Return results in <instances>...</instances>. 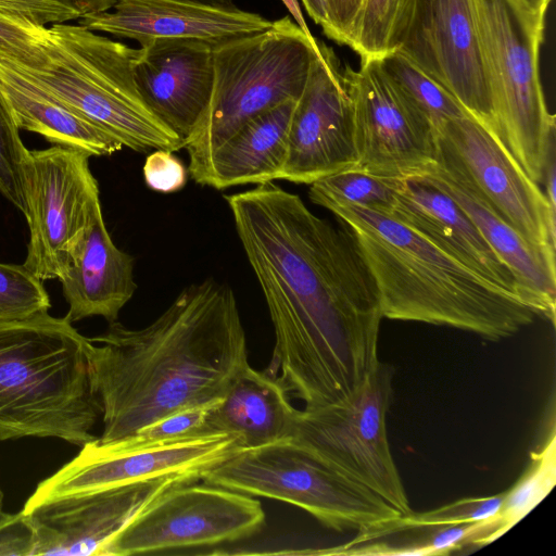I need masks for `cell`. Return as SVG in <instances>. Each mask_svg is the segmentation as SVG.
Returning <instances> with one entry per match:
<instances>
[{
    "label": "cell",
    "mask_w": 556,
    "mask_h": 556,
    "mask_svg": "<svg viewBox=\"0 0 556 556\" xmlns=\"http://www.w3.org/2000/svg\"><path fill=\"white\" fill-rule=\"evenodd\" d=\"M226 201L274 326L267 371L305 407L345 399L380 362L383 318L351 235L273 181Z\"/></svg>",
    "instance_id": "obj_1"
},
{
    "label": "cell",
    "mask_w": 556,
    "mask_h": 556,
    "mask_svg": "<svg viewBox=\"0 0 556 556\" xmlns=\"http://www.w3.org/2000/svg\"><path fill=\"white\" fill-rule=\"evenodd\" d=\"M89 340L103 444L174 414L214 407L249 363L233 291L213 278L186 287L147 327L114 321Z\"/></svg>",
    "instance_id": "obj_2"
},
{
    "label": "cell",
    "mask_w": 556,
    "mask_h": 556,
    "mask_svg": "<svg viewBox=\"0 0 556 556\" xmlns=\"http://www.w3.org/2000/svg\"><path fill=\"white\" fill-rule=\"evenodd\" d=\"M354 240L377 287L382 316L447 326L500 341L535 312L393 217L358 205L327 208Z\"/></svg>",
    "instance_id": "obj_3"
},
{
    "label": "cell",
    "mask_w": 556,
    "mask_h": 556,
    "mask_svg": "<svg viewBox=\"0 0 556 556\" xmlns=\"http://www.w3.org/2000/svg\"><path fill=\"white\" fill-rule=\"evenodd\" d=\"M90 349L65 317L0 319V441L53 437L83 446L97 439Z\"/></svg>",
    "instance_id": "obj_4"
},
{
    "label": "cell",
    "mask_w": 556,
    "mask_h": 556,
    "mask_svg": "<svg viewBox=\"0 0 556 556\" xmlns=\"http://www.w3.org/2000/svg\"><path fill=\"white\" fill-rule=\"evenodd\" d=\"M136 49L79 24L48 26L28 54L0 59L96 126L137 152L177 151L185 141L146 105L132 64Z\"/></svg>",
    "instance_id": "obj_5"
},
{
    "label": "cell",
    "mask_w": 556,
    "mask_h": 556,
    "mask_svg": "<svg viewBox=\"0 0 556 556\" xmlns=\"http://www.w3.org/2000/svg\"><path fill=\"white\" fill-rule=\"evenodd\" d=\"M314 51L319 41L314 47L288 15L262 31L213 43L211 98L184 147L191 176L248 121L300 98Z\"/></svg>",
    "instance_id": "obj_6"
},
{
    "label": "cell",
    "mask_w": 556,
    "mask_h": 556,
    "mask_svg": "<svg viewBox=\"0 0 556 556\" xmlns=\"http://www.w3.org/2000/svg\"><path fill=\"white\" fill-rule=\"evenodd\" d=\"M473 3L501 139L541 186L555 155L556 127L539 72L544 17L527 13L513 0Z\"/></svg>",
    "instance_id": "obj_7"
},
{
    "label": "cell",
    "mask_w": 556,
    "mask_h": 556,
    "mask_svg": "<svg viewBox=\"0 0 556 556\" xmlns=\"http://www.w3.org/2000/svg\"><path fill=\"white\" fill-rule=\"evenodd\" d=\"M206 483L298 506L336 531L365 532L400 518L378 494L290 438L235 454L201 475Z\"/></svg>",
    "instance_id": "obj_8"
},
{
    "label": "cell",
    "mask_w": 556,
    "mask_h": 556,
    "mask_svg": "<svg viewBox=\"0 0 556 556\" xmlns=\"http://www.w3.org/2000/svg\"><path fill=\"white\" fill-rule=\"evenodd\" d=\"M392 377L380 361L345 399L298 409L289 438L407 516L413 510L387 433Z\"/></svg>",
    "instance_id": "obj_9"
},
{
    "label": "cell",
    "mask_w": 556,
    "mask_h": 556,
    "mask_svg": "<svg viewBox=\"0 0 556 556\" xmlns=\"http://www.w3.org/2000/svg\"><path fill=\"white\" fill-rule=\"evenodd\" d=\"M434 129L437 164L527 241L555 253L556 208L501 137L470 114Z\"/></svg>",
    "instance_id": "obj_10"
},
{
    "label": "cell",
    "mask_w": 556,
    "mask_h": 556,
    "mask_svg": "<svg viewBox=\"0 0 556 556\" xmlns=\"http://www.w3.org/2000/svg\"><path fill=\"white\" fill-rule=\"evenodd\" d=\"M357 162L354 169L388 178L426 175L437 164V134L429 116L390 77L380 59L346 65Z\"/></svg>",
    "instance_id": "obj_11"
},
{
    "label": "cell",
    "mask_w": 556,
    "mask_h": 556,
    "mask_svg": "<svg viewBox=\"0 0 556 556\" xmlns=\"http://www.w3.org/2000/svg\"><path fill=\"white\" fill-rule=\"evenodd\" d=\"M264 522V509L254 496L206 482L180 483L140 510L102 556L233 542L255 534Z\"/></svg>",
    "instance_id": "obj_12"
},
{
    "label": "cell",
    "mask_w": 556,
    "mask_h": 556,
    "mask_svg": "<svg viewBox=\"0 0 556 556\" xmlns=\"http://www.w3.org/2000/svg\"><path fill=\"white\" fill-rule=\"evenodd\" d=\"M89 157L60 146L27 152L24 215L29 242L24 265L41 280L62 276L100 201Z\"/></svg>",
    "instance_id": "obj_13"
},
{
    "label": "cell",
    "mask_w": 556,
    "mask_h": 556,
    "mask_svg": "<svg viewBox=\"0 0 556 556\" xmlns=\"http://www.w3.org/2000/svg\"><path fill=\"white\" fill-rule=\"evenodd\" d=\"M396 50L500 136L473 0H418Z\"/></svg>",
    "instance_id": "obj_14"
},
{
    "label": "cell",
    "mask_w": 556,
    "mask_h": 556,
    "mask_svg": "<svg viewBox=\"0 0 556 556\" xmlns=\"http://www.w3.org/2000/svg\"><path fill=\"white\" fill-rule=\"evenodd\" d=\"M240 448V439L225 433L130 451L113 450L94 439L42 480L24 506L174 475L200 479L206 469Z\"/></svg>",
    "instance_id": "obj_15"
},
{
    "label": "cell",
    "mask_w": 556,
    "mask_h": 556,
    "mask_svg": "<svg viewBox=\"0 0 556 556\" xmlns=\"http://www.w3.org/2000/svg\"><path fill=\"white\" fill-rule=\"evenodd\" d=\"M352 105L332 49L319 42L288 132L287 156L279 179L311 185L354 168Z\"/></svg>",
    "instance_id": "obj_16"
},
{
    "label": "cell",
    "mask_w": 556,
    "mask_h": 556,
    "mask_svg": "<svg viewBox=\"0 0 556 556\" xmlns=\"http://www.w3.org/2000/svg\"><path fill=\"white\" fill-rule=\"evenodd\" d=\"M197 480L174 475L24 506L36 531L35 556H102L150 502L174 485Z\"/></svg>",
    "instance_id": "obj_17"
},
{
    "label": "cell",
    "mask_w": 556,
    "mask_h": 556,
    "mask_svg": "<svg viewBox=\"0 0 556 556\" xmlns=\"http://www.w3.org/2000/svg\"><path fill=\"white\" fill-rule=\"evenodd\" d=\"M134 77L149 110L185 143L211 98L213 45L191 38H156L136 49Z\"/></svg>",
    "instance_id": "obj_18"
},
{
    "label": "cell",
    "mask_w": 556,
    "mask_h": 556,
    "mask_svg": "<svg viewBox=\"0 0 556 556\" xmlns=\"http://www.w3.org/2000/svg\"><path fill=\"white\" fill-rule=\"evenodd\" d=\"M78 24L142 46L156 38H191L213 45L262 31L271 22L235 5L201 0H116L110 10L83 14Z\"/></svg>",
    "instance_id": "obj_19"
},
{
    "label": "cell",
    "mask_w": 556,
    "mask_h": 556,
    "mask_svg": "<svg viewBox=\"0 0 556 556\" xmlns=\"http://www.w3.org/2000/svg\"><path fill=\"white\" fill-rule=\"evenodd\" d=\"M384 214L421 233L477 274L522 299L514 274L471 218L453 199L425 178H401L393 205Z\"/></svg>",
    "instance_id": "obj_20"
},
{
    "label": "cell",
    "mask_w": 556,
    "mask_h": 556,
    "mask_svg": "<svg viewBox=\"0 0 556 556\" xmlns=\"http://www.w3.org/2000/svg\"><path fill=\"white\" fill-rule=\"evenodd\" d=\"M135 258L118 249L105 227L100 201L92 207L85 231L59 278L68 304L65 318L74 323L101 316L117 320L137 285Z\"/></svg>",
    "instance_id": "obj_21"
},
{
    "label": "cell",
    "mask_w": 556,
    "mask_h": 556,
    "mask_svg": "<svg viewBox=\"0 0 556 556\" xmlns=\"http://www.w3.org/2000/svg\"><path fill=\"white\" fill-rule=\"evenodd\" d=\"M419 177L441 189L465 211L514 274L522 299L536 315H542L554 324L555 253L527 241L438 164Z\"/></svg>",
    "instance_id": "obj_22"
},
{
    "label": "cell",
    "mask_w": 556,
    "mask_h": 556,
    "mask_svg": "<svg viewBox=\"0 0 556 556\" xmlns=\"http://www.w3.org/2000/svg\"><path fill=\"white\" fill-rule=\"evenodd\" d=\"M296 101L288 100L248 121L191 177L215 189L279 179Z\"/></svg>",
    "instance_id": "obj_23"
},
{
    "label": "cell",
    "mask_w": 556,
    "mask_h": 556,
    "mask_svg": "<svg viewBox=\"0 0 556 556\" xmlns=\"http://www.w3.org/2000/svg\"><path fill=\"white\" fill-rule=\"evenodd\" d=\"M296 410L275 375L248 363L222 401L210 408L203 426L208 434H232L241 448H253L289 438Z\"/></svg>",
    "instance_id": "obj_24"
},
{
    "label": "cell",
    "mask_w": 556,
    "mask_h": 556,
    "mask_svg": "<svg viewBox=\"0 0 556 556\" xmlns=\"http://www.w3.org/2000/svg\"><path fill=\"white\" fill-rule=\"evenodd\" d=\"M0 92L18 129L41 135L53 146L89 156L111 155L123 146L114 137L0 59Z\"/></svg>",
    "instance_id": "obj_25"
},
{
    "label": "cell",
    "mask_w": 556,
    "mask_h": 556,
    "mask_svg": "<svg viewBox=\"0 0 556 556\" xmlns=\"http://www.w3.org/2000/svg\"><path fill=\"white\" fill-rule=\"evenodd\" d=\"M392 521L359 532L351 542L317 554L445 555L468 545L475 530V522L399 527Z\"/></svg>",
    "instance_id": "obj_26"
},
{
    "label": "cell",
    "mask_w": 556,
    "mask_h": 556,
    "mask_svg": "<svg viewBox=\"0 0 556 556\" xmlns=\"http://www.w3.org/2000/svg\"><path fill=\"white\" fill-rule=\"evenodd\" d=\"M555 482L556 439L553 429L540 452L531 454V463L526 471L506 490L497 513L475 523L468 544L481 546L502 536L549 493Z\"/></svg>",
    "instance_id": "obj_27"
},
{
    "label": "cell",
    "mask_w": 556,
    "mask_h": 556,
    "mask_svg": "<svg viewBox=\"0 0 556 556\" xmlns=\"http://www.w3.org/2000/svg\"><path fill=\"white\" fill-rule=\"evenodd\" d=\"M418 0H363L348 46L361 59H380L396 50L414 16Z\"/></svg>",
    "instance_id": "obj_28"
},
{
    "label": "cell",
    "mask_w": 556,
    "mask_h": 556,
    "mask_svg": "<svg viewBox=\"0 0 556 556\" xmlns=\"http://www.w3.org/2000/svg\"><path fill=\"white\" fill-rule=\"evenodd\" d=\"M400 179L350 168L314 181L308 195L313 203L325 208L358 205L387 213L393 205Z\"/></svg>",
    "instance_id": "obj_29"
},
{
    "label": "cell",
    "mask_w": 556,
    "mask_h": 556,
    "mask_svg": "<svg viewBox=\"0 0 556 556\" xmlns=\"http://www.w3.org/2000/svg\"><path fill=\"white\" fill-rule=\"evenodd\" d=\"M380 62L390 77L429 116L434 127L469 114L445 89L399 50L380 58Z\"/></svg>",
    "instance_id": "obj_30"
},
{
    "label": "cell",
    "mask_w": 556,
    "mask_h": 556,
    "mask_svg": "<svg viewBox=\"0 0 556 556\" xmlns=\"http://www.w3.org/2000/svg\"><path fill=\"white\" fill-rule=\"evenodd\" d=\"M50 306L42 280L24 264L0 263V319L33 316Z\"/></svg>",
    "instance_id": "obj_31"
},
{
    "label": "cell",
    "mask_w": 556,
    "mask_h": 556,
    "mask_svg": "<svg viewBox=\"0 0 556 556\" xmlns=\"http://www.w3.org/2000/svg\"><path fill=\"white\" fill-rule=\"evenodd\" d=\"M28 150L0 92V193L23 214L26 211L24 165Z\"/></svg>",
    "instance_id": "obj_32"
},
{
    "label": "cell",
    "mask_w": 556,
    "mask_h": 556,
    "mask_svg": "<svg viewBox=\"0 0 556 556\" xmlns=\"http://www.w3.org/2000/svg\"><path fill=\"white\" fill-rule=\"evenodd\" d=\"M210 408L212 407L184 410L143 427L125 439L100 444L113 450L130 451L178 440L214 435L206 433L203 426Z\"/></svg>",
    "instance_id": "obj_33"
},
{
    "label": "cell",
    "mask_w": 556,
    "mask_h": 556,
    "mask_svg": "<svg viewBox=\"0 0 556 556\" xmlns=\"http://www.w3.org/2000/svg\"><path fill=\"white\" fill-rule=\"evenodd\" d=\"M505 493L506 491L492 496L462 498L429 511L401 516L392 523L399 527H412L481 521L497 513Z\"/></svg>",
    "instance_id": "obj_34"
},
{
    "label": "cell",
    "mask_w": 556,
    "mask_h": 556,
    "mask_svg": "<svg viewBox=\"0 0 556 556\" xmlns=\"http://www.w3.org/2000/svg\"><path fill=\"white\" fill-rule=\"evenodd\" d=\"M0 10L45 26L75 21L83 15L73 0H0Z\"/></svg>",
    "instance_id": "obj_35"
},
{
    "label": "cell",
    "mask_w": 556,
    "mask_h": 556,
    "mask_svg": "<svg viewBox=\"0 0 556 556\" xmlns=\"http://www.w3.org/2000/svg\"><path fill=\"white\" fill-rule=\"evenodd\" d=\"M48 26L0 10V50L22 56L31 52L46 37Z\"/></svg>",
    "instance_id": "obj_36"
},
{
    "label": "cell",
    "mask_w": 556,
    "mask_h": 556,
    "mask_svg": "<svg viewBox=\"0 0 556 556\" xmlns=\"http://www.w3.org/2000/svg\"><path fill=\"white\" fill-rule=\"evenodd\" d=\"M143 177L152 190L169 193L186 185L187 168L173 151L159 149L147 156Z\"/></svg>",
    "instance_id": "obj_37"
},
{
    "label": "cell",
    "mask_w": 556,
    "mask_h": 556,
    "mask_svg": "<svg viewBox=\"0 0 556 556\" xmlns=\"http://www.w3.org/2000/svg\"><path fill=\"white\" fill-rule=\"evenodd\" d=\"M36 531L22 509L15 514L0 511V556H35Z\"/></svg>",
    "instance_id": "obj_38"
},
{
    "label": "cell",
    "mask_w": 556,
    "mask_h": 556,
    "mask_svg": "<svg viewBox=\"0 0 556 556\" xmlns=\"http://www.w3.org/2000/svg\"><path fill=\"white\" fill-rule=\"evenodd\" d=\"M362 1L327 0L331 25L330 39L348 46L351 27Z\"/></svg>",
    "instance_id": "obj_39"
},
{
    "label": "cell",
    "mask_w": 556,
    "mask_h": 556,
    "mask_svg": "<svg viewBox=\"0 0 556 556\" xmlns=\"http://www.w3.org/2000/svg\"><path fill=\"white\" fill-rule=\"evenodd\" d=\"M302 3L309 17L323 28L324 34L329 38L331 25L327 0H302Z\"/></svg>",
    "instance_id": "obj_40"
},
{
    "label": "cell",
    "mask_w": 556,
    "mask_h": 556,
    "mask_svg": "<svg viewBox=\"0 0 556 556\" xmlns=\"http://www.w3.org/2000/svg\"><path fill=\"white\" fill-rule=\"evenodd\" d=\"M283 2V4L286 5V8L288 9V11L290 12V14L292 15V17L294 18L295 21V24L301 28V30L305 34V36L307 37V39L309 40V42L314 46V47H318V41L313 37L305 20H304V16H303V13L301 11V8H300V4L298 2V0H281Z\"/></svg>",
    "instance_id": "obj_41"
},
{
    "label": "cell",
    "mask_w": 556,
    "mask_h": 556,
    "mask_svg": "<svg viewBox=\"0 0 556 556\" xmlns=\"http://www.w3.org/2000/svg\"><path fill=\"white\" fill-rule=\"evenodd\" d=\"M521 10L544 17L551 0H513Z\"/></svg>",
    "instance_id": "obj_42"
},
{
    "label": "cell",
    "mask_w": 556,
    "mask_h": 556,
    "mask_svg": "<svg viewBox=\"0 0 556 556\" xmlns=\"http://www.w3.org/2000/svg\"><path fill=\"white\" fill-rule=\"evenodd\" d=\"M83 14L110 10L116 0H73Z\"/></svg>",
    "instance_id": "obj_43"
},
{
    "label": "cell",
    "mask_w": 556,
    "mask_h": 556,
    "mask_svg": "<svg viewBox=\"0 0 556 556\" xmlns=\"http://www.w3.org/2000/svg\"><path fill=\"white\" fill-rule=\"evenodd\" d=\"M204 2L219 4V5H233V0H201Z\"/></svg>",
    "instance_id": "obj_44"
},
{
    "label": "cell",
    "mask_w": 556,
    "mask_h": 556,
    "mask_svg": "<svg viewBox=\"0 0 556 556\" xmlns=\"http://www.w3.org/2000/svg\"><path fill=\"white\" fill-rule=\"evenodd\" d=\"M3 493L0 490V511L2 510Z\"/></svg>",
    "instance_id": "obj_45"
}]
</instances>
